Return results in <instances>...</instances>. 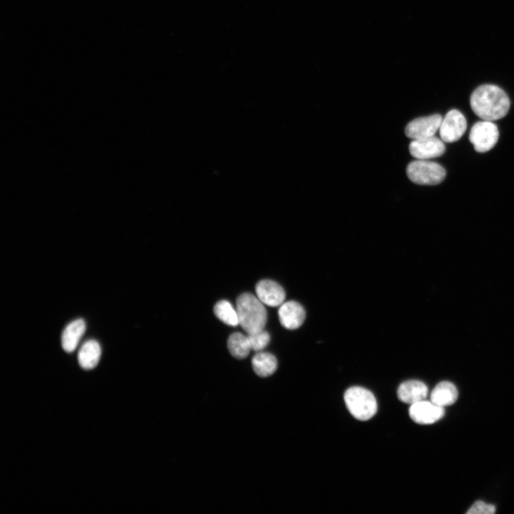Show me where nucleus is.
Returning <instances> with one entry per match:
<instances>
[{
  "mask_svg": "<svg viewBox=\"0 0 514 514\" xmlns=\"http://www.w3.org/2000/svg\"><path fill=\"white\" fill-rule=\"evenodd\" d=\"M496 512V507L492 504L486 503L484 501H478L475 502L467 514H494Z\"/></svg>",
  "mask_w": 514,
  "mask_h": 514,
  "instance_id": "obj_20",
  "label": "nucleus"
},
{
  "mask_svg": "<svg viewBox=\"0 0 514 514\" xmlns=\"http://www.w3.org/2000/svg\"><path fill=\"white\" fill-rule=\"evenodd\" d=\"M279 321L290 330H295L303 324L306 312L303 307L297 302L283 303L278 309Z\"/></svg>",
  "mask_w": 514,
  "mask_h": 514,
  "instance_id": "obj_10",
  "label": "nucleus"
},
{
  "mask_svg": "<svg viewBox=\"0 0 514 514\" xmlns=\"http://www.w3.org/2000/svg\"><path fill=\"white\" fill-rule=\"evenodd\" d=\"M345 401L351 414L358 420H368L378 412V402L373 394L366 389L353 387L345 394Z\"/></svg>",
  "mask_w": 514,
  "mask_h": 514,
  "instance_id": "obj_3",
  "label": "nucleus"
},
{
  "mask_svg": "<svg viewBox=\"0 0 514 514\" xmlns=\"http://www.w3.org/2000/svg\"><path fill=\"white\" fill-rule=\"evenodd\" d=\"M428 393V386L418 380H409L402 383L397 391L399 400L411 405L426 400Z\"/></svg>",
  "mask_w": 514,
  "mask_h": 514,
  "instance_id": "obj_12",
  "label": "nucleus"
},
{
  "mask_svg": "<svg viewBox=\"0 0 514 514\" xmlns=\"http://www.w3.org/2000/svg\"><path fill=\"white\" fill-rule=\"evenodd\" d=\"M499 137L497 126L491 121L484 120L476 123L472 128L470 140L475 150L485 153L493 149Z\"/></svg>",
  "mask_w": 514,
  "mask_h": 514,
  "instance_id": "obj_5",
  "label": "nucleus"
},
{
  "mask_svg": "<svg viewBox=\"0 0 514 514\" xmlns=\"http://www.w3.org/2000/svg\"><path fill=\"white\" fill-rule=\"evenodd\" d=\"M237 311L240 325L248 335L264 330L267 312L258 297L250 293L242 295L237 300Z\"/></svg>",
  "mask_w": 514,
  "mask_h": 514,
  "instance_id": "obj_2",
  "label": "nucleus"
},
{
  "mask_svg": "<svg viewBox=\"0 0 514 514\" xmlns=\"http://www.w3.org/2000/svg\"><path fill=\"white\" fill-rule=\"evenodd\" d=\"M467 122L463 115L457 110L449 111L442 120L439 132L444 143L457 142L464 134Z\"/></svg>",
  "mask_w": 514,
  "mask_h": 514,
  "instance_id": "obj_7",
  "label": "nucleus"
},
{
  "mask_svg": "<svg viewBox=\"0 0 514 514\" xmlns=\"http://www.w3.org/2000/svg\"><path fill=\"white\" fill-rule=\"evenodd\" d=\"M406 173L411 181L420 185L439 184L446 175V170L440 165L420 160L410 163Z\"/></svg>",
  "mask_w": 514,
  "mask_h": 514,
  "instance_id": "obj_4",
  "label": "nucleus"
},
{
  "mask_svg": "<svg viewBox=\"0 0 514 514\" xmlns=\"http://www.w3.org/2000/svg\"><path fill=\"white\" fill-rule=\"evenodd\" d=\"M227 345L231 354L238 359L248 357L252 350L248 337L240 333L231 335Z\"/></svg>",
  "mask_w": 514,
  "mask_h": 514,
  "instance_id": "obj_17",
  "label": "nucleus"
},
{
  "mask_svg": "<svg viewBox=\"0 0 514 514\" xmlns=\"http://www.w3.org/2000/svg\"><path fill=\"white\" fill-rule=\"evenodd\" d=\"M86 331V324L83 319H77L66 326L63 336L62 345L68 353L73 352Z\"/></svg>",
  "mask_w": 514,
  "mask_h": 514,
  "instance_id": "obj_13",
  "label": "nucleus"
},
{
  "mask_svg": "<svg viewBox=\"0 0 514 514\" xmlns=\"http://www.w3.org/2000/svg\"><path fill=\"white\" fill-rule=\"evenodd\" d=\"M101 354V347L97 341L89 340L85 342L79 352V365L86 370L94 368L100 361Z\"/></svg>",
  "mask_w": 514,
  "mask_h": 514,
  "instance_id": "obj_14",
  "label": "nucleus"
},
{
  "mask_svg": "<svg viewBox=\"0 0 514 514\" xmlns=\"http://www.w3.org/2000/svg\"><path fill=\"white\" fill-rule=\"evenodd\" d=\"M214 312L219 320L228 326L240 325L237 309L233 308L228 301L222 300L217 302L214 306Z\"/></svg>",
  "mask_w": 514,
  "mask_h": 514,
  "instance_id": "obj_18",
  "label": "nucleus"
},
{
  "mask_svg": "<svg viewBox=\"0 0 514 514\" xmlns=\"http://www.w3.org/2000/svg\"><path fill=\"white\" fill-rule=\"evenodd\" d=\"M253 369L260 378H267L273 375L277 368L276 357L267 352L257 353L252 359Z\"/></svg>",
  "mask_w": 514,
  "mask_h": 514,
  "instance_id": "obj_16",
  "label": "nucleus"
},
{
  "mask_svg": "<svg viewBox=\"0 0 514 514\" xmlns=\"http://www.w3.org/2000/svg\"><path fill=\"white\" fill-rule=\"evenodd\" d=\"M257 297L269 307L281 306L286 297L284 289L271 280H262L256 286Z\"/></svg>",
  "mask_w": 514,
  "mask_h": 514,
  "instance_id": "obj_11",
  "label": "nucleus"
},
{
  "mask_svg": "<svg viewBox=\"0 0 514 514\" xmlns=\"http://www.w3.org/2000/svg\"><path fill=\"white\" fill-rule=\"evenodd\" d=\"M442 120L440 115L416 119L406 126L405 134L413 140L433 136L439 130Z\"/></svg>",
  "mask_w": 514,
  "mask_h": 514,
  "instance_id": "obj_9",
  "label": "nucleus"
},
{
  "mask_svg": "<svg viewBox=\"0 0 514 514\" xmlns=\"http://www.w3.org/2000/svg\"><path fill=\"white\" fill-rule=\"evenodd\" d=\"M444 407L426 400L412 404L409 409L411 418L416 424L423 425L436 423L444 417Z\"/></svg>",
  "mask_w": 514,
  "mask_h": 514,
  "instance_id": "obj_8",
  "label": "nucleus"
},
{
  "mask_svg": "<svg viewBox=\"0 0 514 514\" xmlns=\"http://www.w3.org/2000/svg\"><path fill=\"white\" fill-rule=\"evenodd\" d=\"M458 396V390L453 383L442 382L433 390L431 401L439 406L445 407L454 404L457 401Z\"/></svg>",
  "mask_w": 514,
  "mask_h": 514,
  "instance_id": "obj_15",
  "label": "nucleus"
},
{
  "mask_svg": "<svg viewBox=\"0 0 514 514\" xmlns=\"http://www.w3.org/2000/svg\"><path fill=\"white\" fill-rule=\"evenodd\" d=\"M470 104L480 118L491 122L503 118L510 108L506 93L498 86L491 84L478 87L471 96Z\"/></svg>",
  "mask_w": 514,
  "mask_h": 514,
  "instance_id": "obj_1",
  "label": "nucleus"
},
{
  "mask_svg": "<svg viewBox=\"0 0 514 514\" xmlns=\"http://www.w3.org/2000/svg\"><path fill=\"white\" fill-rule=\"evenodd\" d=\"M252 350L259 352L267 347L270 342V336L268 333L262 330L256 333L248 335Z\"/></svg>",
  "mask_w": 514,
  "mask_h": 514,
  "instance_id": "obj_19",
  "label": "nucleus"
},
{
  "mask_svg": "<svg viewBox=\"0 0 514 514\" xmlns=\"http://www.w3.org/2000/svg\"><path fill=\"white\" fill-rule=\"evenodd\" d=\"M446 148L442 140L433 136L413 140L409 146V152L417 160H428L439 158L444 154Z\"/></svg>",
  "mask_w": 514,
  "mask_h": 514,
  "instance_id": "obj_6",
  "label": "nucleus"
}]
</instances>
